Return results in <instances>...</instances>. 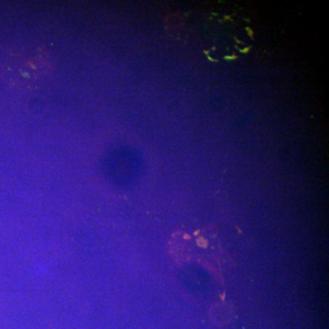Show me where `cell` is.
Here are the masks:
<instances>
[{
	"label": "cell",
	"mask_w": 329,
	"mask_h": 329,
	"mask_svg": "<svg viewBox=\"0 0 329 329\" xmlns=\"http://www.w3.org/2000/svg\"><path fill=\"white\" fill-rule=\"evenodd\" d=\"M211 318L212 322L215 325L224 326L229 323V319L231 318L230 308L224 306L223 304H221V306H219V304H217L212 310Z\"/></svg>",
	"instance_id": "obj_1"
},
{
	"label": "cell",
	"mask_w": 329,
	"mask_h": 329,
	"mask_svg": "<svg viewBox=\"0 0 329 329\" xmlns=\"http://www.w3.org/2000/svg\"><path fill=\"white\" fill-rule=\"evenodd\" d=\"M237 57L236 56H233V57H225V59H236Z\"/></svg>",
	"instance_id": "obj_2"
},
{
	"label": "cell",
	"mask_w": 329,
	"mask_h": 329,
	"mask_svg": "<svg viewBox=\"0 0 329 329\" xmlns=\"http://www.w3.org/2000/svg\"><path fill=\"white\" fill-rule=\"evenodd\" d=\"M246 29H247V30H248V31H249V34H250V36H251V37H252V34H251V29H249V28H246Z\"/></svg>",
	"instance_id": "obj_3"
}]
</instances>
